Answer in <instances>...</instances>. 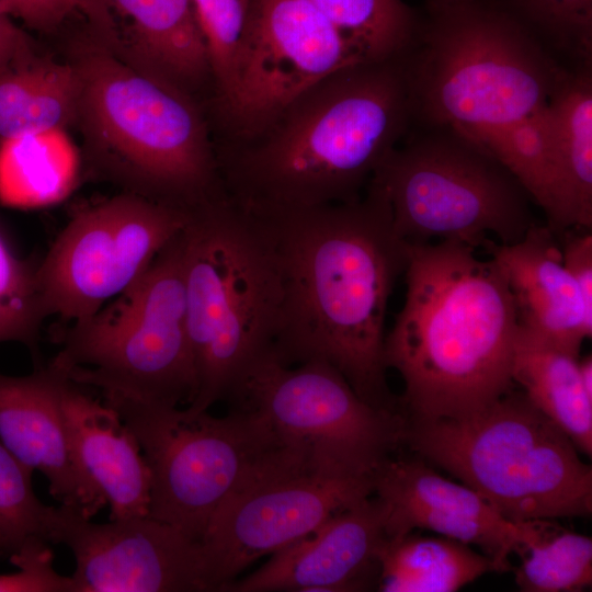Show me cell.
<instances>
[{
	"label": "cell",
	"mask_w": 592,
	"mask_h": 592,
	"mask_svg": "<svg viewBox=\"0 0 592 592\" xmlns=\"http://www.w3.org/2000/svg\"><path fill=\"white\" fill-rule=\"evenodd\" d=\"M401 59L411 125L448 129L492 156L553 225L550 98L568 67L500 0H426Z\"/></svg>",
	"instance_id": "cell-1"
},
{
	"label": "cell",
	"mask_w": 592,
	"mask_h": 592,
	"mask_svg": "<svg viewBox=\"0 0 592 592\" xmlns=\"http://www.w3.org/2000/svg\"><path fill=\"white\" fill-rule=\"evenodd\" d=\"M250 212L266 229L280 266L271 352L286 365L327 362L364 401L396 412L385 322L409 243L395 234L384 196L368 184L364 196L346 203Z\"/></svg>",
	"instance_id": "cell-2"
},
{
	"label": "cell",
	"mask_w": 592,
	"mask_h": 592,
	"mask_svg": "<svg viewBox=\"0 0 592 592\" xmlns=\"http://www.w3.org/2000/svg\"><path fill=\"white\" fill-rule=\"evenodd\" d=\"M406 295L385 337L410 421L475 413L513 389L517 317L494 262L456 241L409 244Z\"/></svg>",
	"instance_id": "cell-3"
},
{
	"label": "cell",
	"mask_w": 592,
	"mask_h": 592,
	"mask_svg": "<svg viewBox=\"0 0 592 592\" xmlns=\"http://www.w3.org/2000/svg\"><path fill=\"white\" fill-rule=\"evenodd\" d=\"M272 124L270 137L228 168L231 200L280 210L360 198L411 127L401 56L339 70Z\"/></svg>",
	"instance_id": "cell-4"
},
{
	"label": "cell",
	"mask_w": 592,
	"mask_h": 592,
	"mask_svg": "<svg viewBox=\"0 0 592 592\" xmlns=\"http://www.w3.org/2000/svg\"><path fill=\"white\" fill-rule=\"evenodd\" d=\"M88 30L70 61L81 84L76 125L94 170L124 192L187 213L219 197L205 125L185 91L135 69Z\"/></svg>",
	"instance_id": "cell-5"
},
{
	"label": "cell",
	"mask_w": 592,
	"mask_h": 592,
	"mask_svg": "<svg viewBox=\"0 0 592 592\" xmlns=\"http://www.w3.org/2000/svg\"><path fill=\"white\" fill-rule=\"evenodd\" d=\"M183 282L196 376L186 409L206 411L273 346L282 284L262 221L226 194L193 212L183 230Z\"/></svg>",
	"instance_id": "cell-6"
},
{
	"label": "cell",
	"mask_w": 592,
	"mask_h": 592,
	"mask_svg": "<svg viewBox=\"0 0 592 592\" xmlns=\"http://www.w3.org/2000/svg\"><path fill=\"white\" fill-rule=\"evenodd\" d=\"M403 439L514 522L588 517L592 467L523 392L460 418L406 423Z\"/></svg>",
	"instance_id": "cell-7"
},
{
	"label": "cell",
	"mask_w": 592,
	"mask_h": 592,
	"mask_svg": "<svg viewBox=\"0 0 592 592\" xmlns=\"http://www.w3.org/2000/svg\"><path fill=\"white\" fill-rule=\"evenodd\" d=\"M183 230L136 282L60 338L50 363L73 383L98 388L105 403L179 407L195 397Z\"/></svg>",
	"instance_id": "cell-8"
},
{
	"label": "cell",
	"mask_w": 592,
	"mask_h": 592,
	"mask_svg": "<svg viewBox=\"0 0 592 592\" xmlns=\"http://www.w3.org/2000/svg\"><path fill=\"white\" fill-rule=\"evenodd\" d=\"M106 405L136 435L149 466L148 515L200 543L228 500L269 474L309 458L251 411L234 409L217 418L208 410Z\"/></svg>",
	"instance_id": "cell-9"
},
{
	"label": "cell",
	"mask_w": 592,
	"mask_h": 592,
	"mask_svg": "<svg viewBox=\"0 0 592 592\" xmlns=\"http://www.w3.org/2000/svg\"><path fill=\"white\" fill-rule=\"evenodd\" d=\"M414 127L368 183L386 200L398 238L476 249L490 235L513 243L535 224L528 193L501 162L448 129Z\"/></svg>",
	"instance_id": "cell-10"
},
{
	"label": "cell",
	"mask_w": 592,
	"mask_h": 592,
	"mask_svg": "<svg viewBox=\"0 0 592 592\" xmlns=\"http://www.w3.org/2000/svg\"><path fill=\"white\" fill-rule=\"evenodd\" d=\"M226 399L266 420L289 445L337 474L374 478L403 439L406 422L364 401L329 363L259 357Z\"/></svg>",
	"instance_id": "cell-11"
},
{
	"label": "cell",
	"mask_w": 592,
	"mask_h": 592,
	"mask_svg": "<svg viewBox=\"0 0 592 592\" xmlns=\"http://www.w3.org/2000/svg\"><path fill=\"white\" fill-rule=\"evenodd\" d=\"M191 215L128 192L77 212L36 265L46 318H91L147 271Z\"/></svg>",
	"instance_id": "cell-12"
},
{
	"label": "cell",
	"mask_w": 592,
	"mask_h": 592,
	"mask_svg": "<svg viewBox=\"0 0 592 592\" xmlns=\"http://www.w3.org/2000/svg\"><path fill=\"white\" fill-rule=\"evenodd\" d=\"M372 493L373 478L340 475L310 459L255 481L214 514L201 540L213 591H225L252 562Z\"/></svg>",
	"instance_id": "cell-13"
},
{
	"label": "cell",
	"mask_w": 592,
	"mask_h": 592,
	"mask_svg": "<svg viewBox=\"0 0 592 592\" xmlns=\"http://www.w3.org/2000/svg\"><path fill=\"white\" fill-rule=\"evenodd\" d=\"M361 62L367 61L310 0H250L226 103L244 128L263 127L331 75Z\"/></svg>",
	"instance_id": "cell-14"
},
{
	"label": "cell",
	"mask_w": 592,
	"mask_h": 592,
	"mask_svg": "<svg viewBox=\"0 0 592 592\" xmlns=\"http://www.w3.org/2000/svg\"><path fill=\"white\" fill-rule=\"evenodd\" d=\"M47 540L71 551L75 592L213 591L201 543L149 515L100 524L60 505Z\"/></svg>",
	"instance_id": "cell-15"
},
{
	"label": "cell",
	"mask_w": 592,
	"mask_h": 592,
	"mask_svg": "<svg viewBox=\"0 0 592 592\" xmlns=\"http://www.w3.org/2000/svg\"><path fill=\"white\" fill-rule=\"evenodd\" d=\"M373 494L386 513L388 538L415 528L431 531L488 556L497 572L509 570L549 521L514 522L462 482L445 478L423 459H386L373 478Z\"/></svg>",
	"instance_id": "cell-16"
},
{
	"label": "cell",
	"mask_w": 592,
	"mask_h": 592,
	"mask_svg": "<svg viewBox=\"0 0 592 592\" xmlns=\"http://www.w3.org/2000/svg\"><path fill=\"white\" fill-rule=\"evenodd\" d=\"M387 538L384 505L372 493L272 554L225 591H365L374 581L377 585L378 553Z\"/></svg>",
	"instance_id": "cell-17"
},
{
	"label": "cell",
	"mask_w": 592,
	"mask_h": 592,
	"mask_svg": "<svg viewBox=\"0 0 592 592\" xmlns=\"http://www.w3.org/2000/svg\"><path fill=\"white\" fill-rule=\"evenodd\" d=\"M66 373L53 365L25 376L0 373V441L31 471H41L60 505L92 519L106 506L72 459L61 411Z\"/></svg>",
	"instance_id": "cell-18"
},
{
	"label": "cell",
	"mask_w": 592,
	"mask_h": 592,
	"mask_svg": "<svg viewBox=\"0 0 592 592\" xmlns=\"http://www.w3.org/2000/svg\"><path fill=\"white\" fill-rule=\"evenodd\" d=\"M554 235L534 224L513 243L491 239L483 248L511 293L519 326L580 354L592 335V309L565 267Z\"/></svg>",
	"instance_id": "cell-19"
},
{
	"label": "cell",
	"mask_w": 592,
	"mask_h": 592,
	"mask_svg": "<svg viewBox=\"0 0 592 592\" xmlns=\"http://www.w3.org/2000/svg\"><path fill=\"white\" fill-rule=\"evenodd\" d=\"M61 411L72 459L110 508V520L148 515L150 469L121 415L68 376L61 387Z\"/></svg>",
	"instance_id": "cell-20"
},
{
	"label": "cell",
	"mask_w": 592,
	"mask_h": 592,
	"mask_svg": "<svg viewBox=\"0 0 592 592\" xmlns=\"http://www.w3.org/2000/svg\"><path fill=\"white\" fill-rule=\"evenodd\" d=\"M114 33L106 46L135 69L182 90L209 71L191 0H101Z\"/></svg>",
	"instance_id": "cell-21"
},
{
	"label": "cell",
	"mask_w": 592,
	"mask_h": 592,
	"mask_svg": "<svg viewBox=\"0 0 592 592\" xmlns=\"http://www.w3.org/2000/svg\"><path fill=\"white\" fill-rule=\"evenodd\" d=\"M591 66L568 67L550 98L558 186L554 234L592 228Z\"/></svg>",
	"instance_id": "cell-22"
},
{
	"label": "cell",
	"mask_w": 592,
	"mask_h": 592,
	"mask_svg": "<svg viewBox=\"0 0 592 592\" xmlns=\"http://www.w3.org/2000/svg\"><path fill=\"white\" fill-rule=\"evenodd\" d=\"M580 354L522 327L513 344L511 378L527 400L578 449L592 455V395L582 382Z\"/></svg>",
	"instance_id": "cell-23"
},
{
	"label": "cell",
	"mask_w": 592,
	"mask_h": 592,
	"mask_svg": "<svg viewBox=\"0 0 592 592\" xmlns=\"http://www.w3.org/2000/svg\"><path fill=\"white\" fill-rule=\"evenodd\" d=\"M76 67L36 54L0 68V143L77 124Z\"/></svg>",
	"instance_id": "cell-24"
},
{
	"label": "cell",
	"mask_w": 592,
	"mask_h": 592,
	"mask_svg": "<svg viewBox=\"0 0 592 592\" xmlns=\"http://www.w3.org/2000/svg\"><path fill=\"white\" fill-rule=\"evenodd\" d=\"M492 571V560L471 546L412 531L380 547L377 587L384 592H455Z\"/></svg>",
	"instance_id": "cell-25"
},
{
	"label": "cell",
	"mask_w": 592,
	"mask_h": 592,
	"mask_svg": "<svg viewBox=\"0 0 592 592\" xmlns=\"http://www.w3.org/2000/svg\"><path fill=\"white\" fill-rule=\"evenodd\" d=\"M365 61L399 57L412 42L418 14L402 0H310Z\"/></svg>",
	"instance_id": "cell-26"
},
{
	"label": "cell",
	"mask_w": 592,
	"mask_h": 592,
	"mask_svg": "<svg viewBox=\"0 0 592 592\" xmlns=\"http://www.w3.org/2000/svg\"><path fill=\"white\" fill-rule=\"evenodd\" d=\"M515 582L524 592H578L592 585V539L554 527L543 532L521 553Z\"/></svg>",
	"instance_id": "cell-27"
},
{
	"label": "cell",
	"mask_w": 592,
	"mask_h": 592,
	"mask_svg": "<svg viewBox=\"0 0 592 592\" xmlns=\"http://www.w3.org/2000/svg\"><path fill=\"white\" fill-rule=\"evenodd\" d=\"M573 66L592 65V0H500Z\"/></svg>",
	"instance_id": "cell-28"
},
{
	"label": "cell",
	"mask_w": 592,
	"mask_h": 592,
	"mask_svg": "<svg viewBox=\"0 0 592 592\" xmlns=\"http://www.w3.org/2000/svg\"><path fill=\"white\" fill-rule=\"evenodd\" d=\"M32 475L0 441V533L9 554L33 537L47 542L55 508L36 497Z\"/></svg>",
	"instance_id": "cell-29"
},
{
	"label": "cell",
	"mask_w": 592,
	"mask_h": 592,
	"mask_svg": "<svg viewBox=\"0 0 592 592\" xmlns=\"http://www.w3.org/2000/svg\"><path fill=\"white\" fill-rule=\"evenodd\" d=\"M45 319L36 266L19 259L0 234V343L19 342L35 350Z\"/></svg>",
	"instance_id": "cell-30"
},
{
	"label": "cell",
	"mask_w": 592,
	"mask_h": 592,
	"mask_svg": "<svg viewBox=\"0 0 592 592\" xmlns=\"http://www.w3.org/2000/svg\"><path fill=\"white\" fill-rule=\"evenodd\" d=\"M209 66L227 100L234 89L238 56L244 34L247 0H191Z\"/></svg>",
	"instance_id": "cell-31"
},
{
	"label": "cell",
	"mask_w": 592,
	"mask_h": 592,
	"mask_svg": "<svg viewBox=\"0 0 592 592\" xmlns=\"http://www.w3.org/2000/svg\"><path fill=\"white\" fill-rule=\"evenodd\" d=\"M0 8L30 29L50 33L73 18L87 19L102 33H111L113 20L101 0H0Z\"/></svg>",
	"instance_id": "cell-32"
},
{
	"label": "cell",
	"mask_w": 592,
	"mask_h": 592,
	"mask_svg": "<svg viewBox=\"0 0 592 592\" xmlns=\"http://www.w3.org/2000/svg\"><path fill=\"white\" fill-rule=\"evenodd\" d=\"M48 544L33 537L10 554V561L18 571L0 574V592H75L71 577L55 570Z\"/></svg>",
	"instance_id": "cell-33"
},
{
	"label": "cell",
	"mask_w": 592,
	"mask_h": 592,
	"mask_svg": "<svg viewBox=\"0 0 592 592\" xmlns=\"http://www.w3.org/2000/svg\"><path fill=\"white\" fill-rule=\"evenodd\" d=\"M560 247L565 267L574 280L589 308L592 309V234L591 229L571 228Z\"/></svg>",
	"instance_id": "cell-34"
},
{
	"label": "cell",
	"mask_w": 592,
	"mask_h": 592,
	"mask_svg": "<svg viewBox=\"0 0 592 592\" xmlns=\"http://www.w3.org/2000/svg\"><path fill=\"white\" fill-rule=\"evenodd\" d=\"M36 54L30 35L0 8V68Z\"/></svg>",
	"instance_id": "cell-35"
},
{
	"label": "cell",
	"mask_w": 592,
	"mask_h": 592,
	"mask_svg": "<svg viewBox=\"0 0 592 592\" xmlns=\"http://www.w3.org/2000/svg\"><path fill=\"white\" fill-rule=\"evenodd\" d=\"M0 551L7 553L5 540H4L3 536L1 535V533H0Z\"/></svg>",
	"instance_id": "cell-36"
},
{
	"label": "cell",
	"mask_w": 592,
	"mask_h": 592,
	"mask_svg": "<svg viewBox=\"0 0 592 592\" xmlns=\"http://www.w3.org/2000/svg\"><path fill=\"white\" fill-rule=\"evenodd\" d=\"M250 3V0H247Z\"/></svg>",
	"instance_id": "cell-37"
}]
</instances>
